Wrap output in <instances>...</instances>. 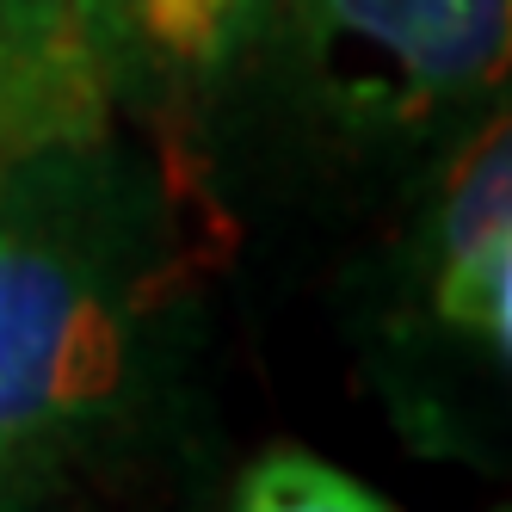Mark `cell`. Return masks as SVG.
Instances as JSON below:
<instances>
[{
    "mask_svg": "<svg viewBox=\"0 0 512 512\" xmlns=\"http://www.w3.org/2000/svg\"><path fill=\"white\" fill-rule=\"evenodd\" d=\"M142 297L99 253L0 204V475L44 469L124 401Z\"/></svg>",
    "mask_w": 512,
    "mask_h": 512,
    "instance_id": "obj_1",
    "label": "cell"
},
{
    "mask_svg": "<svg viewBox=\"0 0 512 512\" xmlns=\"http://www.w3.org/2000/svg\"><path fill=\"white\" fill-rule=\"evenodd\" d=\"M266 13L315 56L358 50L383 68L377 105L414 118L500 81L512 0H241V19Z\"/></svg>",
    "mask_w": 512,
    "mask_h": 512,
    "instance_id": "obj_2",
    "label": "cell"
},
{
    "mask_svg": "<svg viewBox=\"0 0 512 512\" xmlns=\"http://www.w3.org/2000/svg\"><path fill=\"white\" fill-rule=\"evenodd\" d=\"M112 56L75 0H0V161L87 149L105 124Z\"/></svg>",
    "mask_w": 512,
    "mask_h": 512,
    "instance_id": "obj_3",
    "label": "cell"
},
{
    "mask_svg": "<svg viewBox=\"0 0 512 512\" xmlns=\"http://www.w3.org/2000/svg\"><path fill=\"white\" fill-rule=\"evenodd\" d=\"M432 303L445 327L488 340L506 358L512 340V136L506 118L469 136L438 204V284Z\"/></svg>",
    "mask_w": 512,
    "mask_h": 512,
    "instance_id": "obj_4",
    "label": "cell"
},
{
    "mask_svg": "<svg viewBox=\"0 0 512 512\" xmlns=\"http://www.w3.org/2000/svg\"><path fill=\"white\" fill-rule=\"evenodd\" d=\"M99 50L118 62H167V68H204L229 50L241 31V0H75Z\"/></svg>",
    "mask_w": 512,
    "mask_h": 512,
    "instance_id": "obj_5",
    "label": "cell"
},
{
    "mask_svg": "<svg viewBox=\"0 0 512 512\" xmlns=\"http://www.w3.org/2000/svg\"><path fill=\"white\" fill-rule=\"evenodd\" d=\"M235 512H389V506L309 451H266L247 469Z\"/></svg>",
    "mask_w": 512,
    "mask_h": 512,
    "instance_id": "obj_6",
    "label": "cell"
},
{
    "mask_svg": "<svg viewBox=\"0 0 512 512\" xmlns=\"http://www.w3.org/2000/svg\"><path fill=\"white\" fill-rule=\"evenodd\" d=\"M7 173H13V167H7V161H0V186H7Z\"/></svg>",
    "mask_w": 512,
    "mask_h": 512,
    "instance_id": "obj_7",
    "label": "cell"
}]
</instances>
